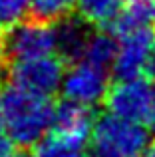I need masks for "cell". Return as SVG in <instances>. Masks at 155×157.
I'll return each instance as SVG.
<instances>
[{"instance_id":"7c38bea8","label":"cell","mask_w":155,"mask_h":157,"mask_svg":"<svg viewBox=\"0 0 155 157\" xmlns=\"http://www.w3.org/2000/svg\"><path fill=\"white\" fill-rule=\"evenodd\" d=\"M76 0H32L30 16L44 22H58L66 14H70Z\"/></svg>"},{"instance_id":"5bb4252c","label":"cell","mask_w":155,"mask_h":157,"mask_svg":"<svg viewBox=\"0 0 155 157\" xmlns=\"http://www.w3.org/2000/svg\"><path fill=\"white\" fill-rule=\"evenodd\" d=\"M125 12L137 26H153L155 24V0H127Z\"/></svg>"},{"instance_id":"4fadbf2b","label":"cell","mask_w":155,"mask_h":157,"mask_svg":"<svg viewBox=\"0 0 155 157\" xmlns=\"http://www.w3.org/2000/svg\"><path fill=\"white\" fill-rule=\"evenodd\" d=\"M36 157H81V147L52 133L44 135L38 141Z\"/></svg>"},{"instance_id":"6da1fadb","label":"cell","mask_w":155,"mask_h":157,"mask_svg":"<svg viewBox=\"0 0 155 157\" xmlns=\"http://www.w3.org/2000/svg\"><path fill=\"white\" fill-rule=\"evenodd\" d=\"M0 105L8 135L22 149L36 145L54 121L56 107L50 98L32 94L12 84H4Z\"/></svg>"},{"instance_id":"2e32d148","label":"cell","mask_w":155,"mask_h":157,"mask_svg":"<svg viewBox=\"0 0 155 157\" xmlns=\"http://www.w3.org/2000/svg\"><path fill=\"white\" fill-rule=\"evenodd\" d=\"M14 139L0 129V157H14Z\"/></svg>"},{"instance_id":"8fae6325","label":"cell","mask_w":155,"mask_h":157,"mask_svg":"<svg viewBox=\"0 0 155 157\" xmlns=\"http://www.w3.org/2000/svg\"><path fill=\"white\" fill-rule=\"evenodd\" d=\"M117 46L119 44H115L112 32L101 28L100 32H92L81 60L89 62V64H96L104 70H109V68H113V62H115Z\"/></svg>"},{"instance_id":"d6986e66","label":"cell","mask_w":155,"mask_h":157,"mask_svg":"<svg viewBox=\"0 0 155 157\" xmlns=\"http://www.w3.org/2000/svg\"><path fill=\"white\" fill-rule=\"evenodd\" d=\"M14 157H36V155H32V153H28L26 149L24 151H20V153H14Z\"/></svg>"},{"instance_id":"8992f818","label":"cell","mask_w":155,"mask_h":157,"mask_svg":"<svg viewBox=\"0 0 155 157\" xmlns=\"http://www.w3.org/2000/svg\"><path fill=\"white\" fill-rule=\"evenodd\" d=\"M155 48V26H141L119 36L117 56L113 62L115 80L137 78L145 72L147 60Z\"/></svg>"},{"instance_id":"9a60e30c","label":"cell","mask_w":155,"mask_h":157,"mask_svg":"<svg viewBox=\"0 0 155 157\" xmlns=\"http://www.w3.org/2000/svg\"><path fill=\"white\" fill-rule=\"evenodd\" d=\"M32 0H0V24L10 26L24 18Z\"/></svg>"},{"instance_id":"44dd1931","label":"cell","mask_w":155,"mask_h":157,"mask_svg":"<svg viewBox=\"0 0 155 157\" xmlns=\"http://www.w3.org/2000/svg\"><path fill=\"white\" fill-rule=\"evenodd\" d=\"M2 123H4V117H2V105H0V127H2Z\"/></svg>"},{"instance_id":"277c9868","label":"cell","mask_w":155,"mask_h":157,"mask_svg":"<svg viewBox=\"0 0 155 157\" xmlns=\"http://www.w3.org/2000/svg\"><path fill=\"white\" fill-rule=\"evenodd\" d=\"M66 62L60 56H40L0 66V82L12 84L40 96H54L62 86Z\"/></svg>"},{"instance_id":"7402d4cb","label":"cell","mask_w":155,"mask_h":157,"mask_svg":"<svg viewBox=\"0 0 155 157\" xmlns=\"http://www.w3.org/2000/svg\"><path fill=\"white\" fill-rule=\"evenodd\" d=\"M93 157H100V155H93Z\"/></svg>"},{"instance_id":"ffe728a7","label":"cell","mask_w":155,"mask_h":157,"mask_svg":"<svg viewBox=\"0 0 155 157\" xmlns=\"http://www.w3.org/2000/svg\"><path fill=\"white\" fill-rule=\"evenodd\" d=\"M0 26H2V24H0ZM2 40H4V32L0 30V56H2Z\"/></svg>"},{"instance_id":"30bf717a","label":"cell","mask_w":155,"mask_h":157,"mask_svg":"<svg viewBox=\"0 0 155 157\" xmlns=\"http://www.w3.org/2000/svg\"><path fill=\"white\" fill-rule=\"evenodd\" d=\"M127 0H76L78 14L92 26L108 28L123 12Z\"/></svg>"},{"instance_id":"ac0fdd59","label":"cell","mask_w":155,"mask_h":157,"mask_svg":"<svg viewBox=\"0 0 155 157\" xmlns=\"http://www.w3.org/2000/svg\"><path fill=\"white\" fill-rule=\"evenodd\" d=\"M141 157H155V139L149 143L147 147H145V151H143V155H141Z\"/></svg>"},{"instance_id":"ba28073f","label":"cell","mask_w":155,"mask_h":157,"mask_svg":"<svg viewBox=\"0 0 155 157\" xmlns=\"http://www.w3.org/2000/svg\"><path fill=\"white\" fill-rule=\"evenodd\" d=\"M93 123L96 121H93L92 105H85L66 98L54 109V121H52L54 131L52 133L78 147H84L93 131Z\"/></svg>"},{"instance_id":"e0dca14e","label":"cell","mask_w":155,"mask_h":157,"mask_svg":"<svg viewBox=\"0 0 155 157\" xmlns=\"http://www.w3.org/2000/svg\"><path fill=\"white\" fill-rule=\"evenodd\" d=\"M145 74H147L151 80H155V48L151 50V56L147 60V66H145Z\"/></svg>"},{"instance_id":"5b68a950","label":"cell","mask_w":155,"mask_h":157,"mask_svg":"<svg viewBox=\"0 0 155 157\" xmlns=\"http://www.w3.org/2000/svg\"><path fill=\"white\" fill-rule=\"evenodd\" d=\"M104 104L112 113L119 117L149 125L155 109V94L149 82L141 76L125 78V80H115L109 86Z\"/></svg>"},{"instance_id":"9c48e42d","label":"cell","mask_w":155,"mask_h":157,"mask_svg":"<svg viewBox=\"0 0 155 157\" xmlns=\"http://www.w3.org/2000/svg\"><path fill=\"white\" fill-rule=\"evenodd\" d=\"M92 24L84 20L80 14L72 16L66 14L54 22L56 28V54L68 64L80 62L84 56V50L88 46V40L92 36Z\"/></svg>"},{"instance_id":"52a82bcc","label":"cell","mask_w":155,"mask_h":157,"mask_svg":"<svg viewBox=\"0 0 155 157\" xmlns=\"http://www.w3.org/2000/svg\"><path fill=\"white\" fill-rule=\"evenodd\" d=\"M108 90H109L108 70L100 68L96 64H89L85 60L74 62V66L64 74L62 80L64 96L68 100L80 101L85 105H96L104 101Z\"/></svg>"},{"instance_id":"3957f363","label":"cell","mask_w":155,"mask_h":157,"mask_svg":"<svg viewBox=\"0 0 155 157\" xmlns=\"http://www.w3.org/2000/svg\"><path fill=\"white\" fill-rule=\"evenodd\" d=\"M56 52V28L52 22H44L34 16L10 24L4 32L0 66L20 60L40 58Z\"/></svg>"},{"instance_id":"7a4b0ae2","label":"cell","mask_w":155,"mask_h":157,"mask_svg":"<svg viewBox=\"0 0 155 157\" xmlns=\"http://www.w3.org/2000/svg\"><path fill=\"white\" fill-rule=\"evenodd\" d=\"M147 137L149 133L143 123L109 111L93 123L92 147L100 157H141L147 147Z\"/></svg>"}]
</instances>
